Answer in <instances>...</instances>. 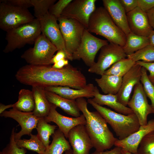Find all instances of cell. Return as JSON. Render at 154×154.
Returning <instances> with one entry per match:
<instances>
[{"label": "cell", "mask_w": 154, "mask_h": 154, "mask_svg": "<svg viewBox=\"0 0 154 154\" xmlns=\"http://www.w3.org/2000/svg\"><path fill=\"white\" fill-rule=\"evenodd\" d=\"M15 77L23 84L44 88L50 86H64L81 89L87 84L84 74L69 64L60 69H54L50 65L28 64L20 68Z\"/></svg>", "instance_id": "cell-1"}, {"label": "cell", "mask_w": 154, "mask_h": 154, "mask_svg": "<svg viewBox=\"0 0 154 154\" xmlns=\"http://www.w3.org/2000/svg\"><path fill=\"white\" fill-rule=\"evenodd\" d=\"M78 107L85 117L86 130L96 150L103 151L114 145L117 139L109 129L107 122L97 111H90L87 108L88 102L84 98L76 100Z\"/></svg>", "instance_id": "cell-2"}, {"label": "cell", "mask_w": 154, "mask_h": 154, "mask_svg": "<svg viewBox=\"0 0 154 154\" xmlns=\"http://www.w3.org/2000/svg\"><path fill=\"white\" fill-rule=\"evenodd\" d=\"M86 29L103 36L110 42L122 47L125 45L126 35L116 25L104 7L96 8L90 17Z\"/></svg>", "instance_id": "cell-3"}, {"label": "cell", "mask_w": 154, "mask_h": 154, "mask_svg": "<svg viewBox=\"0 0 154 154\" xmlns=\"http://www.w3.org/2000/svg\"><path fill=\"white\" fill-rule=\"evenodd\" d=\"M88 103L91 104L111 126L119 138L123 139L139 129L140 125L134 114L126 115L116 112L94 102L89 99Z\"/></svg>", "instance_id": "cell-4"}, {"label": "cell", "mask_w": 154, "mask_h": 154, "mask_svg": "<svg viewBox=\"0 0 154 154\" xmlns=\"http://www.w3.org/2000/svg\"><path fill=\"white\" fill-rule=\"evenodd\" d=\"M41 33L39 21L36 18L8 31L5 37L7 44L3 52L9 53L22 48L27 44H34Z\"/></svg>", "instance_id": "cell-5"}, {"label": "cell", "mask_w": 154, "mask_h": 154, "mask_svg": "<svg viewBox=\"0 0 154 154\" xmlns=\"http://www.w3.org/2000/svg\"><path fill=\"white\" fill-rule=\"evenodd\" d=\"M57 51L56 47L41 33L33 47L25 51L21 57L29 64L50 65L54 54Z\"/></svg>", "instance_id": "cell-6"}, {"label": "cell", "mask_w": 154, "mask_h": 154, "mask_svg": "<svg viewBox=\"0 0 154 154\" xmlns=\"http://www.w3.org/2000/svg\"><path fill=\"white\" fill-rule=\"evenodd\" d=\"M28 9L0 2V28L6 32L35 19Z\"/></svg>", "instance_id": "cell-7"}, {"label": "cell", "mask_w": 154, "mask_h": 154, "mask_svg": "<svg viewBox=\"0 0 154 154\" xmlns=\"http://www.w3.org/2000/svg\"><path fill=\"white\" fill-rule=\"evenodd\" d=\"M66 48L72 61V55L80 46L85 29L77 20L60 17L57 19Z\"/></svg>", "instance_id": "cell-8"}, {"label": "cell", "mask_w": 154, "mask_h": 154, "mask_svg": "<svg viewBox=\"0 0 154 154\" xmlns=\"http://www.w3.org/2000/svg\"><path fill=\"white\" fill-rule=\"evenodd\" d=\"M108 42L93 36L85 29L80 46L72 55V60L82 59L87 66H92L95 62L97 53Z\"/></svg>", "instance_id": "cell-9"}, {"label": "cell", "mask_w": 154, "mask_h": 154, "mask_svg": "<svg viewBox=\"0 0 154 154\" xmlns=\"http://www.w3.org/2000/svg\"><path fill=\"white\" fill-rule=\"evenodd\" d=\"M100 50L97 62L88 69L89 72L102 76L114 64L127 57L123 47L113 43L110 42Z\"/></svg>", "instance_id": "cell-10"}, {"label": "cell", "mask_w": 154, "mask_h": 154, "mask_svg": "<svg viewBox=\"0 0 154 154\" xmlns=\"http://www.w3.org/2000/svg\"><path fill=\"white\" fill-rule=\"evenodd\" d=\"M96 0H72L62 12L60 17L76 20L86 29L90 17L96 9Z\"/></svg>", "instance_id": "cell-11"}, {"label": "cell", "mask_w": 154, "mask_h": 154, "mask_svg": "<svg viewBox=\"0 0 154 154\" xmlns=\"http://www.w3.org/2000/svg\"><path fill=\"white\" fill-rule=\"evenodd\" d=\"M147 96L140 82L135 86L133 95L127 105L137 116L140 125L147 123L148 115L153 113V110L148 102Z\"/></svg>", "instance_id": "cell-12"}, {"label": "cell", "mask_w": 154, "mask_h": 154, "mask_svg": "<svg viewBox=\"0 0 154 154\" xmlns=\"http://www.w3.org/2000/svg\"><path fill=\"white\" fill-rule=\"evenodd\" d=\"M38 19L42 33L57 48L66 53L67 59L72 61L66 50L64 42L60 29L57 19L48 13Z\"/></svg>", "instance_id": "cell-13"}, {"label": "cell", "mask_w": 154, "mask_h": 154, "mask_svg": "<svg viewBox=\"0 0 154 154\" xmlns=\"http://www.w3.org/2000/svg\"><path fill=\"white\" fill-rule=\"evenodd\" d=\"M0 116L12 118L20 125L21 130L18 133H15V141L20 139L23 135H30L33 130L37 128L38 121L40 118L35 116L33 112H23L14 108L9 111H5Z\"/></svg>", "instance_id": "cell-14"}, {"label": "cell", "mask_w": 154, "mask_h": 154, "mask_svg": "<svg viewBox=\"0 0 154 154\" xmlns=\"http://www.w3.org/2000/svg\"><path fill=\"white\" fill-rule=\"evenodd\" d=\"M72 149V154H90L93 146L84 125H79L72 129L68 136Z\"/></svg>", "instance_id": "cell-15"}, {"label": "cell", "mask_w": 154, "mask_h": 154, "mask_svg": "<svg viewBox=\"0 0 154 154\" xmlns=\"http://www.w3.org/2000/svg\"><path fill=\"white\" fill-rule=\"evenodd\" d=\"M142 66L135 63L123 77L120 89L116 94L118 101L127 106L133 88L140 82Z\"/></svg>", "instance_id": "cell-16"}, {"label": "cell", "mask_w": 154, "mask_h": 154, "mask_svg": "<svg viewBox=\"0 0 154 154\" xmlns=\"http://www.w3.org/2000/svg\"><path fill=\"white\" fill-rule=\"evenodd\" d=\"M57 107L55 105L51 104L48 115L44 118L48 123L52 122L55 123L66 138H68L69 131L74 127L79 125H85L86 121L83 114L77 117H66L58 112L56 110Z\"/></svg>", "instance_id": "cell-17"}, {"label": "cell", "mask_w": 154, "mask_h": 154, "mask_svg": "<svg viewBox=\"0 0 154 154\" xmlns=\"http://www.w3.org/2000/svg\"><path fill=\"white\" fill-rule=\"evenodd\" d=\"M153 131H154V119L149 120L145 125H140L138 130L126 138L121 140L118 139L114 145L131 153L137 154L141 140L145 135Z\"/></svg>", "instance_id": "cell-18"}, {"label": "cell", "mask_w": 154, "mask_h": 154, "mask_svg": "<svg viewBox=\"0 0 154 154\" xmlns=\"http://www.w3.org/2000/svg\"><path fill=\"white\" fill-rule=\"evenodd\" d=\"M126 14L131 32L148 37L153 29L149 24L146 13L138 7Z\"/></svg>", "instance_id": "cell-19"}, {"label": "cell", "mask_w": 154, "mask_h": 154, "mask_svg": "<svg viewBox=\"0 0 154 154\" xmlns=\"http://www.w3.org/2000/svg\"><path fill=\"white\" fill-rule=\"evenodd\" d=\"M104 7L116 25L126 36L131 32L127 14L119 0H103Z\"/></svg>", "instance_id": "cell-20"}, {"label": "cell", "mask_w": 154, "mask_h": 154, "mask_svg": "<svg viewBox=\"0 0 154 154\" xmlns=\"http://www.w3.org/2000/svg\"><path fill=\"white\" fill-rule=\"evenodd\" d=\"M95 87L93 84L89 83L81 89H74L68 86H50L45 87L44 89L62 98L76 100L81 98H93Z\"/></svg>", "instance_id": "cell-21"}, {"label": "cell", "mask_w": 154, "mask_h": 154, "mask_svg": "<svg viewBox=\"0 0 154 154\" xmlns=\"http://www.w3.org/2000/svg\"><path fill=\"white\" fill-rule=\"evenodd\" d=\"M92 99L98 105H106L120 114L127 115L134 113L131 108L123 105L118 101L116 94H102L96 86L94 92V97Z\"/></svg>", "instance_id": "cell-22"}, {"label": "cell", "mask_w": 154, "mask_h": 154, "mask_svg": "<svg viewBox=\"0 0 154 154\" xmlns=\"http://www.w3.org/2000/svg\"><path fill=\"white\" fill-rule=\"evenodd\" d=\"M45 94L50 103L60 108L67 114L74 117H79L81 115L76 100L65 98L54 93L45 90Z\"/></svg>", "instance_id": "cell-23"}, {"label": "cell", "mask_w": 154, "mask_h": 154, "mask_svg": "<svg viewBox=\"0 0 154 154\" xmlns=\"http://www.w3.org/2000/svg\"><path fill=\"white\" fill-rule=\"evenodd\" d=\"M32 91L35 102L34 114L40 118L46 117L50 113L51 104L46 97L44 88L34 86H32Z\"/></svg>", "instance_id": "cell-24"}, {"label": "cell", "mask_w": 154, "mask_h": 154, "mask_svg": "<svg viewBox=\"0 0 154 154\" xmlns=\"http://www.w3.org/2000/svg\"><path fill=\"white\" fill-rule=\"evenodd\" d=\"M122 80L121 76L104 74L95 80L105 94L116 95L120 89Z\"/></svg>", "instance_id": "cell-25"}, {"label": "cell", "mask_w": 154, "mask_h": 154, "mask_svg": "<svg viewBox=\"0 0 154 154\" xmlns=\"http://www.w3.org/2000/svg\"><path fill=\"white\" fill-rule=\"evenodd\" d=\"M52 135L51 143L42 154H63L66 151L71 149L69 142L58 128Z\"/></svg>", "instance_id": "cell-26"}, {"label": "cell", "mask_w": 154, "mask_h": 154, "mask_svg": "<svg viewBox=\"0 0 154 154\" xmlns=\"http://www.w3.org/2000/svg\"><path fill=\"white\" fill-rule=\"evenodd\" d=\"M150 44L148 37L139 36L131 32L127 36L125 45L123 47L127 55L132 54Z\"/></svg>", "instance_id": "cell-27"}, {"label": "cell", "mask_w": 154, "mask_h": 154, "mask_svg": "<svg viewBox=\"0 0 154 154\" xmlns=\"http://www.w3.org/2000/svg\"><path fill=\"white\" fill-rule=\"evenodd\" d=\"M13 108L23 112H33L35 102L32 91L23 89L19 92L18 100L13 104Z\"/></svg>", "instance_id": "cell-28"}, {"label": "cell", "mask_w": 154, "mask_h": 154, "mask_svg": "<svg viewBox=\"0 0 154 154\" xmlns=\"http://www.w3.org/2000/svg\"><path fill=\"white\" fill-rule=\"evenodd\" d=\"M57 126L48 123L44 117L39 120L37 127V137L46 148L49 145L50 136L53 134Z\"/></svg>", "instance_id": "cell-29"}, {"label": "cell", "mask_w": 154, "mask_h": 154, "mask_svg": "<svg viewBox=\"0 0 154 154\" xmlns=\"http://www.w3.org/2000/svg\"><path fill=\"white\" fill-rule=\"evenodd\" d=\"M29 139H20L16 141L17 146L19 148L34 151L38 154H42L45 151L46 147L39 139L37 135H30Z\"/></svg>", "instance_id": "cell-30"}, {"label": "cell", "mask_w": 154, "mask_h": 154, "mask_svg": "<svg viewBox=\"0 0 154 154\" xmlns=\"http://www.w3.org/2000/svg\"><path fill=\"white\" fill-rule=\"evenodd\" d=\"M135 63L132 60L127 58L122 59L114 64L105 72L104 74L123 77Z\"/></svg>", "instance_id": "cell-31"}, {"label": "cell", "mask_w": 154, "mask_h": 154, "mask_svg": "<svg viewBox=\"0 0 154 154\" xmlns=\"http://www.w3.org/2000/svg\"><path fill=\"white\" fill-rule=\"evenodd\" d=\"M127 58L135 62L139 61L154 62V46L149 44L132 54L127 55Z\"/></svg>", "instance_id": "cell-32"}, {"label": "cell", "mask_w": 154, "mask_h": 154, "mask_svg": "<svg viewBox=\"0 0 154 154\" xmlns=\"http://www.w3.org/2000/svg\"><path fill=\"white\" fill-rule=\"evenodd\" d=\"M56 0H31L34 7V16L39 19L48 13L49 10Z\"/></svg>", "instance_id": "cell-33"}, {"label": "cell", "mask_w": 154, "mask_h": 154, "mask_svg": "<svg viewBox=\"0 0 154 154\" xmlns=\"http://www.w3.org/2000/svg\"><path fill=\"white\" fill-rule=\"evenodd\" d=\"M147 70L142 67L141 75L140 81L142 84L144 92L147 97L151 102V106L154 110V85L149 80Z\"/></svg>", "instance_id": "cell-34"}, {"label": "cell", "mask_w": 154, "mask_h": 154, "mask_svg": "<svg viewBox=\"0 0 154 154\" xmlns=\"http://www.w3.org/2000/svg\"><path fill=\"white\" fill-rule=\"evenodd\" d=\"M138 154H154V131L147 134L141 140L138 150Z\"/></svg>", "instance_id": "cell-35"}, {"label": "cell", "mask_w": 154, "mask_h": 154, "mask_svg": "<svg viewBox=\"0 0 154 154\" xmlns=\"http://www.w3.org/2000/svg\"><path fill=\"white\" fill-rule=\"evenodd\" d=\"M15 130L14 127L12 131L9 143L2 152L4 154H26V149L19 148L16 145L14 138Z\"/></svg>", "instance_id": "cell-36"}, {"label": "cell", "mask_w": 154, "mask_h": 154, "mask_svg": "<svg viewBox=\"0 0 154 154\" xmlns=\"http://www.w3.org/2000/svg\"><path fill=\"white\" fill-rule=\"evenodd\" d=\"M72 1L59 0L51 6L48 11L49 13L54 16L57 19L60 17L63 11Z\"/></svg>", "instance_id": "cell-37"}, {"label": "cell", "mask_w": 154, "mask_h": 154, "mask_svg": "<svg viewBox=\"0 0 154 154\" xmlns=\"http://www.w3.org/2000/svg\"><path fill=\"white\" fill-rule=\"evenodd\" d=\"M0 2L14 6L27 9L33 7L31 0H1Z\"/></svg>", "instance_id": "cell-38"}, {"label": "cell", "mask_w": 154, "mask_h": 154, "mask_svg": "<svg viewBox=\"0 0 154 154\" xmlns=\"http://www.w3.org/2000/svg\"><path fill=\"white\" fill-rule=\"evenodd\" d=\"M136 63L145 68L149 72L148 78L154 85V62H146L141 61H137Z\"/></svg>", "instance_id": "cell-39"}, {"label": "cell", "mask_w": 154, "mask_h": 154, "mask_svg": "<svg viewBox=\"0 0 154 154\" xmlns=\"http://www.w3.org/2000/svg\"><path fill=\"white\" fill-rule=\"evenodd\" d=\"M126 14L138 7V0H119Z\"/></svg>", "instance_id": "cell-40"}, {"label": "cell", "mask_w": 154, "mask_h": 154, "mask_svg": "<svg viewBox=\"0 0 154 154\" xmlns=\"http://www.w3.org/2000/svg\"><path fill=\"white\" fill-rule=\"evenodd\" d=\"M138 7L146 12L154 7V0H138Z\"/></svg>", "instance_id": "cell-41"}, {"label": "cell", "mask_w": 154, "mask_h": 154, "mask_svg": "<svg viewBox=\"0 0 154 154\" xmlns=\"http://www.w3.org/2000/svg\"><path fill=\"white\" fill-rule=\"evenodd\" d=\"M64 59H67L66 53L63 50H59L57 51L56 54L52 58L51 61V64H54Z\"/></svg>", "instance_id": "cell-42"}, {"label": "cell", "mask_w": 154, "mask_h": 154, "mask_svg": "<svg viewBox=\"0 0 154 154\" xmlns=\"http://www.w3.org/2000/svg\"><path fill=\"white\" fill-rule=\"evenodd\" d=\"M122 148L118 147H116L110 150L103 151H98L96 150L91 154H121Z\"/></svg>", "instance_id": "cell-43"}, {"label": "cell", "mask_w": 154, "mask_h": 154, "mask_svg": "<svg viewBox=\"0 0 154 154\" xmlns=\"http://www.w3.org/2000/svg\"><path fill=\"white\" fill-rule=\"evenodd\" d=\"M68 61L67 59L61 60L54 64L52 67L56 69H60L63 68L68 64Z\"/></svg>", "instance_id": "cell-44"}, {"label": "cell", "mask_w": 154, "mask_h": 154, "mask_svg": "<svg viewBox=\"0 0 154 154\" xmlns=\"http://www.w3.org/2000/svg\"><path fill=\"white\" fill-rule=\"evenodd\" d=\"M146 13L149 24L153 30H154V7Z\"/></svg>", "instance_id": "cell-45"}, {"label": "cell", "mask_w": 154, "mask_h": 154, "mask_svg": "<svg viewBox=\"0 0 154 154\" xmlns=\"http://www.w3.org/2000/svg\"><path fill=\"white\" fill-rule=\"evenodd\" d=\"M14 106V104H10L7 105H5L2 103L0 104V114H2L5 110L8 108H12Z\"/></svg>", "instance_id": "cell-46"}, {"label": "cell", "mask_w": 154, "mask_h": 154, "mask_svg": "<svg viewBox=\"0 0 154 154\" xmlns=\"http://www.w3.org/2000/svg\"><path fill=\"white\" fill-rule=\"evenodd\" d=\"M148 38L150 44L154 46V30L151 31Z\"/></svg>", "instance_id": "cell-47"}, {"label": "cell", "mask_w": 154, "mask_h": 154, "mask_svg": "<svg viewBox=\"0 0 154 154\" xmlns=\"http://www.w3.org/2000/svg\"><path fill=\"white\" fill-rule=\"evenodd\" d=\"M121 154H135L131 153L122 149Z\"/></svg>", "instance_id": "cell-48"}, {"label": "cell", "mask_w": 154, "mask_h": 154, "mask_svg": "<svg viewBox=\"0 0 154 154\" xmlns=\"http://www.w3.org/2000/svg\"><path fill=\"white\" fill-rule=\"evenodd\" d=\"M72 149L65 151L63 154H72Z\"/></svg>", "instance_id": "cell-49"}, {"label": "cell", "mask_w": 154, "mask_h": 154, "mask_svg": "<svg viewBox=\"0 0 154 154\" xmlns=\"http://www.w3.org/2000/svg\"><path fill=\"white\" fill-rule=\"evenodd\" d=\"M0 154H4L2 151H1L0 152Z\"/></svg>", "instance_id": "cell-50"}, {"label": "cell", "mask_w": 154, "mask_h": 154, "mask_svg": "<svg viewBox=\"0 0 154 154\" xmlns=\"http://www.w3.org/2000/svg\"><path fill=\"white\" fill-rule=\"evenodd\" d=\"M153 113H154V110L153 111Z\"/></svg>", "instance_id": "cell-51"}]
</instances>
